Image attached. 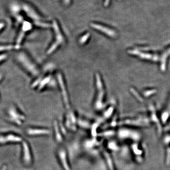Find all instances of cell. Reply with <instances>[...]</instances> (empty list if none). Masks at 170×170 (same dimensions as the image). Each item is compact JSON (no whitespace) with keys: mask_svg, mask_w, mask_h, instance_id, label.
Returning <instances> with one entry per match:
<instances>
[{"mask_svg":"<svg viewBox=\"0 0 170 170\" xmlns=\"http://www.w3.org/2000/svg\"><path fill=\"white\" fill-rule=\"evenodd\" d=\"M58 80L60 88L61 89V94L62 95L63 99L64 102V104L65 105V106L66 108L68 109V110L70 108L69 101H68V94L66 91V89L65 86V84L64 83V81L62 78V75L60 73H58Z\"/></svg>","mask_w":170,"mask_h":170,"instance_id":"cell-4","label":"cell"},{"mask_svg":"<svg viewBox=\"0 0 170 170\" xmlns=\"http://www.w3.org/2000/svg\"><path fill=\"white\" fill-rule=\"evenodd\" d=\"M113 111V108L112 107H110L109 109H108L106 111H105L102 116V119H106L110 118V115L112 114V112Z\"/></svg>","mask_w":170,"mask_h":170,"instance_id":"cell-11","label":"cell"},{"mask_svg":"<svg viewBox=\"0 0 170 170\" xmlns=\"http://www.w3.org/2000/svg\"><path fill=\"white\" fill-rule=\"evenodd\" d=\"M53 131L54 137L56 142L58 143H61L63 141V134L60 127V123L57 120H54L53 122Z\"/></svg>","mask_w":170,"mask_h":170,"instance_id":"cell-6","label":"cell"},{"mask_svg":"<svg viewBox=\"0 0 170 170\" xmlns=\"http://www.w3.org/2000/svg\"><path fill=\"white\" fill-rule=\"evenodd\" d=\"M57 157L61 167L63 170H71L68 155L65 148L63 147H59L57 152Z\"/></svg>","mask_w":170,"mask_h":170,"instance_id":"cell-3","label":"cell"},{"mask_svg":"<svg viewBox=\"0 0 170 170\" xmlns=\"http://www.w3.org/2000/svg\"><path fill=\"white\" fill-rule=\"evenodd\" d=\"M102 152L108 170H115L113 161L110 153L105 150H103Z\"/></svg>","mask_w":170,"mask_h":170,"instance_id":"cell-7","label":"cell"},{"mask_svg":"<svg viewBox=\"0 0 170 170\" xmlns=\"http://www.w3.org/2000/svg\"><path fill=\"white\" fill-rule=\"evenodd\" d=\"M114 133V131L112 130H106L104 131L101 132L100 133H98V136H102V137H110V136L113 135Z\"/></svg>","mask_w":170,"mask_h":170,"instance_id":"cell-10","label":"cell"},{"mask_svg":"<svg viewBox=\"0 0 170 170\" xmlns=\"http://www.w3.org/2000/svg\"><path fill=\"white\" fill-rule=\"evenodd\" d=\"M90 36V34H89V33H86V34H85L84 35L82 36L80 40H79V42L82 44L83 43H84L85 42H86V41L88 40V39L89 38V37Z\"/></svg>","mask_w":170,"mask_h":170,"instance_id":"cell-12","label":"cell"},{"mask_svg":"<svg viewBox=\"0 0 170 170\" xmlns=\"http://www.w3.org/2000/svg\"><path fill=\"white\" fill-rule=\"evenodd\" d=\"M91 26L94 29L97 30L110 37H114L116 35V33L114 30L107 26L96 23H91Z\"/></svg>","mask_w":170,"mask_h":170,"instance_id":"cell-5","label":"cell"},{"mask_svg":"<svg viewBox=\"0 0 170 170\" xmlns=\"http://www.w3.org/2000/svg\"><path fill=\"white\" fill-rule=\"evenodd\" d=\"M80 127L84 129H90L91 124H90L88 121H86L83 119L77 120V124Z\"/></svg>","mask_w":170,"mask_h":170,"instance_id":"cell-9","label":"cell"},{"mask_svg":"<svg viewBox=\"0 0 170 170\" xmlns=\"http://www.w3.org/2000/svg\"><path fill=\"white\" fill-rule=\"evenodd\" d=\"M50 133V130L47 128H34L29 130V134L32 135H48Z\"/></svg>","mask_w":170,"mask_h":170,"instance_id":"cell-8","label":"cell"},{"mask_svg":"<svg viewBox=\"0 0 170 170\" xmlns=\"http://www.w3.org/2000/svg\"><path fill=\"white\" fill-rule=\"evenodd\" d=\"M109 2V0H105V2H104V5L105 6H107Z\"/></svg>","mask_w":170,"mask_h":170,"instance_id":"cell-13","label":"cell"},{"mask_svg":"<svg viewBox=\"0 0 170 170\" xmlns=\"http://www.w3.org/2000/svg\"><path fill=\"white\" fill-rule=\"evenodd\" d=\"M53 27L55 33V40L47 51V53L48 54H51L53 51H55L60 45L64 41V38L60 30L59 26L56 21H54L53 22Z\"/></svg>","mask_w":170,"mask_h":170,"instance_id":"cell-2","label":"cell"},{"mask_svg":"<svg viewBox=\"0 0 170 170\" xmlns=\"http://www.w3.org/2000/svg\"><path fill=\"white\" fill-rule=\"evenodd\" d=\"M96 85L97 90L96 99L94 103L95 108L97 110H100L103 107V97L104 91L103 85L100 75L98 73L96 74Z\"/></svg>","mask_w":170,"mask_h":170,"instance_id":"cell-1","label":"cell"}]
</instances>
